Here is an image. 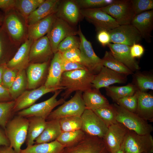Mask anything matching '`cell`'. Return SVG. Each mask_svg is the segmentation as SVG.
<instances>
[{"instance_id":"1","label":"cell","mask_w":153,"mask_h":153,"mask_svg":"<svg viewBox=\"0 0 153 153\" xmlns=\"http://www.w3.org/2000/svg\"><path fill=\"white\" fill-rule=\"evenodd\" d=\"M95 75L88 69H79L64 72L60 86L64 88L61 98L65 100L74 92H84L92 88V82Z\"/></svg>"},{"instance_id":"2","label":"cell","mask_w":153,"mask_h":153,"mask_svg":"<svg viewBox=\"0 0 153 153\" xmlns=\"http://www.w3.org/2000/svg\"><path fill=\"white\" fill-rule=\"evenodd\" d=\"M3 25L12 42L18 46L27 39V25L14 8L5 14Z\"/></svg>"},{"instance_id":"3","label":"cell","mask_w":153,"mask_h":153,"mask_svg":"<svg viewBox=\"0 0 153 153\" xmlns=\"http://www.w3.org/2000/svg\"><path fill=\"white\" fill-rule=\"evenodd\" d=\"M28 120L17 115L8 122L5 132L9 141L10 146L16 153H20L21 148L26 141L27 133Z\"/></svg>"},{"instance_id":"4","label":"cell","mask_w":153,"mask_h":153,"mask_svg":"<svg viewBox=\"0 0 153 153\" xmlns=\"http://www.w3.org/2000/svg\"><path fill=\"white\" fill-rule=\"evenodd\" d=\"M114 104L116 109V120L118 122L138 134H150L153 131L152 126L148 121L116 104Z\"/></svg>"},{"instance_id":"5","label":"cell","mask_w":153,"mask_h":153,"mask_svg":"<svg viewBox=\"0 0 153 153\" xmlns=\"http://www.w3.org/2000/svg\"><path fill=\"white\" fill-rule=\"evenodd\" d=\"M121 147L125 153H153V137L150 134L141 135L128 129Z\"/></svg>"},{"instance_id":"6","label":"cell","mask_w":153,"mask_h":153,"mask_svg":"<svg viewBox=\"0 0 153 153\" xmlns=\"http://www.w3.org/2000/svg\"><path fill=\"white\" fill-rule=\"evenodd\" d=\"M82 92H76L70 99L65 101L61 105L50 113L46 121L59 119L69 116H80L86 109L82 97Z\"/></svg>"},{"instance_id":"7","label":"cell","mask_w":153,"mask_h":153,"mask_svg":"<svg viewBox=\"0 0 153 153\" xmlns=\"http://www.w3.org/2000/svg\"><path fill=\"white\" fill-rule=\"evenodd\" d=\"M99 8L119 25L131 24L135 15L130 0H114L111 4Z\"/></svg>"},{"instance_id":"8","label":"cell","mask_w":153,"mask_h":153,"mask_svg":"<svg viewBox=\"0 0 153 153\" xmlns=\"http://www.w3.org/2000/svg\"><path fill=\"white\" fill-rule=\"evenodd\" d=\"M63 90L62 89L57 90L48 99L38 103L34 104L27 108L18 112L17 115L27 118L35 116L46 120L55 107L62 104L65 101L61 98L59 100L57 99L58 95Z\"/></svg>"},{"instance_id":"9","label":"cell","mask_w":153,"mask_h":153,"mask_svg":"<svg viewBox=\"0 0 153 153\" xmlns=\"http://www.w3.org/2000/svg\"><path fill=\"white\" fill-rule=\"evenodd\" d=\"M61 153H109L103 139L86 134L80 141L64 148Z\"/></svg>"},{"instance_id":"10","label":"cell","mask_w":153,"mask_h":153,"mask_svg":"<svg viewBox=\"0 0 153 153\" xmlns=\"http://www.w3.org/2000/svg\"><path fill=\"white\" fill-rule=\"evenodd\" d=\"M80 15L95 26L97 31L105 30L109 31L119 26L109 14L99 8L81 9Z\"/></svg>"},{"instance_id":"11","label":"cell","mask_w":153,"mask_h":153,"mask_svg":"<svg viewBox=\"0 0 153 153\" xmlns=\"http://www.w3.org/2000/svg\"><path fill=\"white\" fill-rule=\"evenodd\" d=\"M77 33L80 38L79 49L85 66L95 75L97 74L103 66L102 59L96 55L91 43L83 34L80 26Z\"/></svg>"},{"instance_id":"12","label":"cell","mask_w":153,"mask_h":153,"mask_svg":"<svg viewBox=\"0 0 153 153\" xmlns=\"http://www.w3.org/2000/svg\"><path fill=\"white\" fill-rule=\"evenodd\" d=\"M80 117L81 130L86 134L103 139L108 128L92 110L86 109Z\"/></svg>"},{"instance_id":"13","label":"cell","mask_w":153,"mask_h":153,"mask_svg":"<svg viewBox=\"0 0 153 153\" xmlns=\"http://www.w3.org/2000/svg\"><path fill=\"white\" fill-rule=\"evenodd\" d=\"M109 33L111 42L131 46L134 43H139L142 38L139 32L131 24L119 25Z\"/></svg>"},{"instance_id":"14","label":"cell","mask_w":153,"mask_h":153,"mask_svg":"<svg viewBox=\"0 0 153 153\" xmlns=\"http://www.w3.org/2000/svg\"><path fill=\"white\" fill-rule=\"evenodd\" d=\"M67 22L57 17L46 36L49 41L52 52H57L60 43L69 36L77 33Z\"/></svg>"},{"instance_id":"15","label":"cell","mask_w":153,"mask_h":153,"mask_svg":"<svg viewBox=\"0 0 153 153\" xmlns=\"http://www.w3.org/2000/svg\"><path fill=\"white\" fill-rule=\"evenodd\" d=\"M128 130L124 125L118 122L108 127L102 139L109 153L114 152L121 148Z\"/></svg>"},{"instance_id":"16","label":"cell","mask_w":153,"mask_h":153,"mask_svg":"<svg viewBox=\"0 0 153 153\" xmlns=\"http://www.w3.org/2000/svg\"><path fill=\"white\" fill-rule=\"evenodd\" d=\"M61 89H63L48 88L43 85L31 90H26L14 100L13 112H18L27 108L34 104L37 100L44 95Z\"/></svg>"},{"instance_id":"17","label":"cell","mask_w":153,"mask_h":153,"mask_svg":"<svg viewBox=\"0 0 153 153\" xmlns=\"http://www.w3.org/2000/svg\"><path fill=\"white\" fill-rule=\"evenodd\" d=\"M127 76L102 66L99 72L95 75L92 82V88L99 89L114 84L125 83L127 81Z\"/></svg>"},{"instance_id":"18","label":"cell","mask_w":153,"mask_h":153,"mask_svg":"<svg viewBox=\"0 0 153 153\" xmlns=\"http://www.w3.org/2000/svg\"><path fill=\"white\" fill-rule=\"evenodd\" d=\"M53 54L49 39L44 36L33 41L30 50L29 62H48Z\"/></svg>"},{"instance_id":"19","label":"cell","mask_w":153,"mask_h":153,"mask_svg":"<svg viewBox=\"0 0 153 153\" xmlns=\"http://www.w3.org/2000/svg\"><path fill=\"white\" fill-rule=\"evenodd\" d=\"M107 46L114 58L132 72L140 69L138 62L135 59L132 58L130 55V46L124 44L111 43Z\"/></svg>"},{"instance_id":"20","label":"cell","mask_w":153,"mask_h":153,"mask_svg":"<svg viewBox=\"0 0 153 153\" xmlns=\"http://www.w3.org/2000/svg\"><path fill=\"white\" fill-rule=\"evenodd\" d=\"M139 31L147 42H151L153 29V10L135 15L131 23Z\"/></svg>"},{"instance_id":"21","label":"cell","mask_w":153,"mask_h":153,"mask_svg":"<svg viewBox=\"0 0 153 153\" xmlns=\"http://www.w3.org/2000/svg\"><path fill=\"white\" fill-rule=\"evenodd\" d=\"M63 73L62 66V56L58 51L54 54L49 66L46 80L44 84L48 88H60L61 77Z\"/></svg>"},{"instance_id":"22","label":"cell","mask_w":153,"mask_h":153,"mask_svg":"<svg viewBox=\"0 0 153 153\" xmlns=\"http://www.w3.org/2000/svg\"><path fill=\"white\" fill-rule=\"evenodd\" d=\"M33 41L27 39L21 45L13 57L6 63L7 67L18 71L25 69L29 64L30 50Z\"/></svg>"},{"instance_id":"23","label":"cell","mask_w":153,"mask_h":153,"mask_svg":"<svg viewBox=\"0 0 153 153\" xmlns=\"http://www.w3.org/2000/svg\"><path fill=\"white\" fill-rule=\"evenodd\" d=\"M57 17L51 14L27 26V39L33 41L44 36L48 33Z\"/></svg>"},{"instance_id":"24","label":"cell","mask_w":153,"mask_h":153,"mask_svg":"<svg viewBox=\"0 0 153 153\" xmlns=\"http://www.w3.org/2000/svg\"><path fill=\"white\" fill-rule=\"evenodd\" d=\"M48 62L42 63H31L27 67L26 76L27 88H37L43 80L48 68Z\"/></svg>"},{"instance_id":"25","label":"cell","mask_w":153,"mask_h":153,"mask_svg":"<svg viewBox=\"0 0 153 153\" xmlns=\"http://www.w3.org/2000/svg\"><path fill=\"white\" fill-rule=\"evenodd\" d=\"M80 9L74 0L65 1L60 2L56 14L69 24H74L79 20Z\"/></svg>"},{"instance_id":"26","label":"cell","mask_w":153,"mask_h":153,"mask_svg":"<svg viewBox=\"0 0 153 153\" xmlns=\"http://www.w3.org/2000/svg\"><path fill=\"white\" fill-rule=\"evenodd\" d=\"M135 113L148 122H153V96L152 94L138 90L137 107Z\"/></svg>"},{"instance_id":"27","label":"cell","mask_w":153,"mask_h":153,"mask_svg":"<svg viewBox=\"0 0 153 153\" xmlns=\"http://www.w3.org/2000/svg\"><path fill=\"white\" fill-rule=\"evenodd\" d=\"M60 1L46 0L28 17L27 26L32 24L46 17L57 12Z\"/></svg>"},{"instance_id":"28","label":"cell","mask_w":153,"mask_h":153,"mask_svg":"<svg viewBox=\"0 0 153 153\" xmlns=\"http://www.w3.org/2000/svg\"><path fill=\"white\" fill-rule=\"evenodd\" d=\"M82 99L87 109H91L102 107L109 104L107 99L99 89L92 88L83 92Z\"/></svg>"},{"instance_id":"29","label":"cell","mask_w":153,"mask_h":153,"mask_svg":"<svg viewBox=\"0 0 153 153\" xmlns=\"http://www.w3.org/2000/svg\"><path fill=\"white\" fill-rule=\"evenodd\" d=\"M46 121L44 129L35 140L36 144L49 143L55 140L62 133L59 119Z\"/></svg>"},{"instance_id":"30","label":"cell","mask_w":153,"mask_h":153,"mask_svg":"<svg viewBox=\"0 0 153 153\" xmlns=\"http://www.w3.org/2000/svg\"><path fill=\"white\" fill-rule=\"evenodd\" d=\"M28 125L26 141L27 146L32 145L34 141L42 133L46 126V121L42 118L33 116L27 118Z\"/></svg>"},{"instance_id":"31","label":"cell","mask_w":153,"mask_h":153,"mask_svg":"<svg viewBox=\"0 0 153 153\" xmlns=\"http://www.w3.org/2000/svg\"><path fill=\"white\" fill-rule=\"evenodd\" d=\"M64 147L56 140L52 142L27 146L20 153H61Z\"/></svg>"},{"instance_id":"32","label":"cell","mask_w":153,"mask_h":153,"mask_svg":"<svg viewBox=\"0 0 153 153\" xmlns=\"http://www.w3.org/2000/svg\"><path fill=\"white\" fill-rule=\"evenodd\" d=\"M105 90L107 95L116 103L120 99L133 95L137 90L132 83L123 86H110Z\"/></svg>"},{"instance_id":"33","label":"cell","mask_w":153,"mask_h":153,"mask_svg":"<svg viewBox=\"0 0 153 153\" xmlns=\"http://www.w3.org/2000/svg\"><path fill=\"white\" fill-rule=\"evenodd\" d=\"M27 87V78L25 69L18 71L16 76L8 89L13 100H15L26 90Z\"/></svg>"},{"instance_id":"34","label":"cell","mask_w":153,"mask_h":153,"mask_svg":"<svg viewBox=\"0 0 153 153\" xmlns=\"http://www.w3.org/2000/svg\"><path fill=\"white\" fill-rule=\"evenodd\" d=\"M44 1V0H16L14 8L24 19L27 24V19L29 15Z\"/></svg>"},{"instance_id":"35","label":"cell","mask_w":153,"mask_h":153,"mask_svg":"<svg viewBox=\"0 0 153 153\" xmlns=\"http://www.w3.org/2000/svg\"><path fill=\"white\" fill-rule=\"evenodd\" d=\"M102 59V66L116 72L127 76L133 72L112 56L110 51H106Z\"/></svg>"},{"instance_id":"36","label":"cell","mask_w":153,"mask_h":153,"mask_svg":"<svg viewBox=\"0 0 153 153\" xmlns=\"http://www.w3.org/2000/svg\"><path fill=\"white\" fill-rule=\"evenodd\" d=\"M104 122L108 128L116 123L117 112L114 104H109L105 106L92 110Z\"/></svg>"},{"instance_id":"37","label":"cell","mask_w":153,"mask_h":153,"mask_svg":"<svg viewBox=\"0 0 153 153\" xmlns=\"http://www.w3.org/2000/svg\"><path fill=\"white\" fill-rule=\"evenodd\" d=\"M85 135L81 129L62 132L56 140L65 148L77 143L83 139Z\"/></svg>"},{"instance_id":"38","label":"cell","mask_w":153,"mask_h":153,"mask_svg":"<svg viewBox=\"0 0 153 153\" xmlns=\"http://www.w3.org/2000/svg\"><path fill=\"white\" fill-rule=\"evenodd\" d=\"M59 120L62 132L81 129L82 120L80 116H67L61 118Z\"/></svg>"},{"instance_id":"39","label":"cell","mask_w":153,"mask_h":153,"mask_svg":"<svg viewBox=\"0 0 153 153\" xmlns=\"http://www.w3.org/2000/svg\"><path fill=\"white\" fill-rule=\"evenodd\" d=\"M14 103V100L0 102V126L4 129L13 112Z\"/></svg>"},{"instance_id":"40","label":"cell","mask_w":153,"mask_h":153,"mask_svg":"<svg viewBox=\"0 0 153 153\" xmlns=\"http://www.w3.org/2000/svg\"><path fill=\"white\" fill-rule=\"evenodd\" d=\"M135 84L137 90L146 92L153 90V78L152 76L141 73L137 74L135 76Z\"/></svg>"},{"instance_id":"41","label":"cell","mask_w":153,"mask_h":153,"mask_svg":"<svg viewBox=\"0 0 153 153\" xmlns=\"http://www.w3.org/2000/svg\"><path fill=\"white\" fill-rule=\"evenodd\" d=\"M17 46L12 41L2 25L0 27V61L5 53L12 48Z\"/></svg>"},{"instance_id":"42","label":"cell","mask_w":153,"mask_h":153,"mask_svg":"<svg viewBox=\"0 0 153 153\" xmlns=\"http://www.w3.org/2000/svg\"><path fill=\"white\" fill-rule=\"evenodd\" d=\"M114 0H75L81 9L99 8L111 4Z\"/></svg>"},{"instance_id":"43","label":"cell","mask_w":153,"mask_h":153,"mask_svg":"<svg viewBox=\"0 0 153 153\" xmlns=\"http://www.w3.org/2000/svg\"><path fill=\"white\" fill-rule=\"evenodd\" d=\"M138 92L137 90L133 95L119 99L116 104L129 111L135 113L137 107Z\"/></svg>"},{"instance_id":"44","label":"cell","mask_w":153,"mask_h":153,"mask_svg":"<svg viewBox=\"0 0 153 153\" xmlns=\"http://www.w3.org/2000/svg\"><path fill=\"white\" fill-rule=\"evenodd\" d=\"M135 15L153 10V0H130Z\"/></svg>"},{"instance_id":"45","label":"cell","mask_w":153,"mask_h":153,"mask_svg":"<svg viewBox=\"0 0 153 153\" xmlns=\"http://www.w3.org/2000/svg\"><path fill=\"white\" fill-rule=\"evenodd\" d=\"M79 44L80 41L75 35L69 36L60 43L57 48V52L62 53L72 48H79Z\"/></svg>"},{"instance_id":"46","label":"cell","mask_w":153,"mask_h":153,"mask_svg":"<svg viewBox=\"0 0 153 153\" xmlns=\"http://www.w3.org/2000/svg\"><path fill=\"white\" fill-rule=\"evenodd\" d=\"M18 71L16 69L8 67L6 63L2 74V85L8 89L14 80Z\"/></svg>"},{"instance_id":"47","label":"cell","mask_w":153,"mask_h":153,"mask_svg":"<svg viewBox=\"0 0 153 153\" xmlns=\"http://www.w3.org/2000/svg\"><path fill=\"white\" fill-rule=\"evenodd\" d=\"M61 53L62 57L66 60L80 64L85 66L79 48H72Z\"/></svg>"},{"instance_id":"48","label":"cell","mask_w":153,"mask_h":153,"mask_svg":"<svg viewBox=\"0 0 153 153\" xmlns=\"http://www.w3.org/2000/svg\"><path fill=\"white\" fill-rule=\"evenodd\" d=\"M62 66L63 72L79 69H88L83 65L66 60L62 56Z\"/></svg>"},{"instance_id":"49","label":"cell","mask_w":153,"mask_h":153,"mask_svg":"<svg viewBox=\"0 0 153 153\" xmlns=\"http://www.w3.org/2000/svg\"><path fill=\"white\" fill-rule=\"evenodd\" d=\"M97 39L103 46H105L111 42L110 34L109 31L101 30L97 31Z\"/></svg>"},{"instance_id":"50","label":"cell","mask_w":153,"mask_h":153,"mask_svg":"<svg viewBox=\"0 0 153 153\" xmlns=\"http://www.w3.org/2000/svg\"><path fill=\"white\" fill-rule=\"evenodd\" d=\"M144 51L143 47L139 43H134L130 46V53L131 57L135 58H141Z\"/></svg>"},{"instance_id":"51","label":"cell","mask_w":153,"mask_h":153,"mask_svg":"<svg viewBox=\"0 0 153 153\" xmlns=\"http://www.w3.org/2000/svg\"><path fill=\"white\" fill-rule=\"evenodd\" d=\"M16 0H0V9L5 14L14 8Z\"/></svg>"},{"instance_id":"52","label":"cell","mask_w":153,"mask_h":153,"mask_svg":"<svg viewBox=\"0 0 153 153\" xmlns=\"http://www.w3.org/2000/svg\"><path fill=\"white\" fill-rule=\"evenodd\" d=\"M13 100L9 93L8 89L2 85H0V102H6Z\"/></svg>"},{"instance_id":"53","label":"cell","mask_w":153,"mask_h":153,"mask_svg":"<svg viewBox=\"0 0 153 153\" xmlns=\"http://www.w3.org/2000/svg\"><path fill=\"white\" fill-rule=\"evenodd\" d=\"M0 146H10L9 141L5 132L0 128Z\"/></svg>"},{"instance_id":"54","label":"cell","mask_w":153,"mask_h":153,"mask_svg":"<svg viewBox=\"0 0 153 153\" xmlns=\"http://www.w3.org/2000/svg\"><path fill=\"white\" fill-rule=\"evenodd\" d=\"M0 153H16L13 148L10 146H3L0 148Z\"/></svg>"},{"instance_id":"55","label":"cell","mask_w":153,"mask_h":153,"mask_svg":"<svg viewBox=\"0 0 153 153\" xmlns=\"http://www.w3.org/2000/svg\"><path fill=\"white\" fill-rule=\"evenodd\" d=\"M6 65V63L0 64V85H2V76L4 68Z\"/></svg>"},{"instance_id":"56","label":"cell","mask_w":153,"mask_h":153,"mask_svg":"<svg viewBox=\"0 0 153 153\" xmlns=\"http://www.w3.org/2000/svg\"><path fill=\"white\" fill-rule=\"evenodd\" d=\"M5 16L4 13H3L0 11V27L3 25Z\"/></svg>"},{"instance_id":"57","label":"cell","mask_w":153,"mask_h":153,"mask_svg":"<svg viewBox=\"0 0 153 153\" xmlns=\"http://www.w3.org/2000/svg\"><path fill=\"white\" fill-rule=\"evenodd\" d=\"M125 153L123 148L121 147V148L118 150L113 153Z\"/></svg>"}]
</instances>
